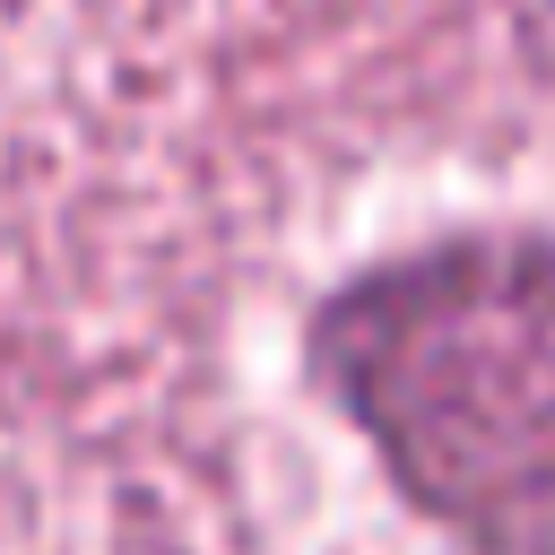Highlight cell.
<instances>
[{
	"instance_id": "obj_1",
	"label": "cell",
	"mask_w": 555,
	"mask_h": 555,
	"mask_svg": "<svg viewBox=\"0 0 555 555\" xmlns=\"http://www.w3.org/2000/svg\"><path fill=\"white\" fill-rule=\"evenodd\" d=\"M321 390L416 512L486 555H555V243L460 234L338 286Z\"/></svg>"
}]
</instances>
